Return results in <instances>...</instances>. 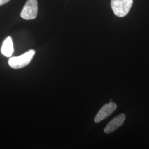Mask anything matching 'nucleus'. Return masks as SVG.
<instances>
[{
  "label": "nucleus",
  "mask_w": 149,
  "mask_h": 149,
  "mask_svg": "<svg viewBox=\"0 0 149 149\" xmlns=\"http://www.w3.org/2000/svg\"><path fill=\"white\" fill-rule=\"evenodd\" d=\"M117 107V104L112 102L103 105L95 118V122H100L108 117L116 111Z\"/></svg>",
  "instance_id": "4"
},
{
  "label": "nucleus",
  "mask_w": 149,
  "mask_h": 149,
  "mask_svg": "<svg viewBox=\"0 0 149 149\" xmlns=\"http://www.w3.org/2000/svg\"><path fill=\"white\" fill-rule=\"evenodd\" d=\"M37 13V0H27L22 10L21 17L26 20L34 19Z\"/></svg>",
  "instance_id": "3"
},
{
  "label": "nucleus",
  "mask_w": 149,
  "mask_h": 149,
  "mask_svg": "<svg viewBox=\"0 0 149 149\" xmlns=\"http://www.w3.org/2000/svg\"><path fill=\"white\" fill-rule=\"evenodd\" d=\"M125 119L124 114H120L114 118L111 121L107 124L106 128L104 129V132L106 134H109L115 131L118 128L123 125Z\"/></svg>",
  "instance_id": "5"
},
{
  "label": "nucleus",
  "mask_w": 149,
  "mask_h": 149,
  "mask_svg": "<svg viewBox=\"0 0 149 149\" xmlns=\"http://www.w3.org/2000/svg\"><path fill=\"white\" fill-rule=\"evenodd\" d=\"M10 0H0V6L3 5L4 4L8 2Z\"/></svg>",
  "instance_id": "7"
},
{
  "label": "nucleus",
  "mask_w": 149,
  "mask_h": 149,
  "mask_svg": "<svg viewBox=\"0 0 149 149\" xmlns=\"http://www.w3.org/2000/svg\"><path fill=\"white\" fill-rule=\"evenodd\" d=\"M35 51L30 50L21 56L11 58L8 61V64L13 69H21L31 63Z\"/></svg>",
  "instance_id": "1"
},
{
  "label": "nucleus",
  "mask_w": 149,
  "mask_h": 149,
  "mask_svg": "<svg viewBox=\"0 0 149 149\" xmlns=\"http://www.w3.org/2000/svg\"><path fill=\"white\" fill-rule=\"evenodd\" d=\"M14 52L13 44L11 37H8L6 39L3 43L1 52L6 57H10Z\"/></svg>",
  "instance_id": "6"
},
{
  "label": "nucleus",
  "mask_w": 149,
  "mask_h": 149,
  "mask_svg": "<svg viewBox=\"0 0 149 149\" xmlns=\"http://www.w3.org/2000/svg\"><path fill=\"white\" fill-rule=\"evenodd\" d=\"M133 0H111V7L115 15L119 17L126 16L130 11Z\"/></svg>",
  "instance_id": "2"
}]
</instances>
